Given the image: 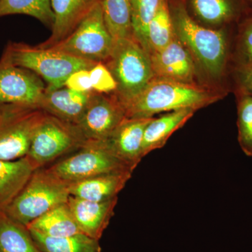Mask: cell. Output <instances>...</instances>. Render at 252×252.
<instances>
[{
  "label": "cell",
  "mask_w": 252,
  "mask_h": 252,
  "mask_svg": "<svg viewBox=\"0 0 252 252\" xmlns=\"http://www.w3.org/2000/svg\"><path fill=\"white\" fill-rule=\"evenodd\" d=\"M236 94L252 96V67H235Z\"/></svg>",
  "instance_id": "32"
},
{
  "label": "cell",
  "mask_w": 252,
  "mask_h": 252,
  "mask_svg": "<svg viewBox=\"0 0 252 252\" xmlns=\"http://www.w3.org/2000/svg\"><path fill=\"white\" fill-rule=\"evenodd\" d=\"M34 170L27 157L11 161L0 160V211L16 198Z\"/></svg>",
  "instance_id": "19"
},
{
  "label": "cell",
  "mask_w": 252,
  "mask_h": 252,
  "mask_svg": "<svg viewBox=\"0 0 252 252\" xmlns=\"http://www.w3.org/2000/svg\"><path fill=\"white\" fill-rule=\"evenodd\" d=\"M91 252H101L100 250H94V251Z\"/></svg>",
  "instance_id": "34"
},
{
  "label": "cell",
  "mask_w": 252,
  "mask_h": 252,
  "mask_svg": "<svg viewBox=\"0 0 252 252\" xmlns=\"http://www.w3.org/2000/svg\"><path fill=\"white\" fill-rule=\"evenodd\" d=\"M0 252H44L32 237L26 225L0 211Z\"/></svg>",
  "instance_id": "22"
},
{
  "label": "cell",
  "mask_w": 252,
  "mask_h": 252,
  "mask_svg": "<svg viewBox=\"0 0 252 252\" xmlns=\"http://www.w3.org/2000/svg\"><path fill=\"white\" fill-rule=\"evenodd\" d=\"M153 118H126L108 138L104 141L109 152L133 171L144 158L142 144L144 131Z\"/></svg>",
  "instance_id": "12"
},
{
  "label": "cell",
  "mask_w": 252,
  "mask_h": 252,
  "mask_svg": "<svg viewBox=\"0 0 252 252\" xmlns=\"http://www.w3.org/2000/svg\"><path fill=\"white\" fill-rule=\"evenodd\" d=\"M45 114L39 109L24 111L0 127V160L11 161L28 155L34 133Z\"/></svg>",
  "instance_id": "11"
},
{
  "label": "cell",
  "mask_w": 252,
  "mask_h": 252,
  "mask_svg": "<svg viewBox=\"0 0 252 252\" xmlns=\"http://www.w3.org/2000/svg\"><path fill=\"white\" fill-rule=\"evenodd\" d=\"M64 86L77 92H92L89 69H79L73 72L66 79Z\"/></svg>",
  "instance_id": "31"
},
{
  "label": "cell",
  "mask_w": 252,
  "mask_h": 252,
  "mask_svg": "<svg viewBox=\"0 0 252 252\" xmlns=\"http://www.w3.org/2000/svg\"><path fill=\"white\" fill-rule=\"evenodd\" d=\"M149 57L154 77L192 84L195 75L193 61L177 36L166 47L152 53Z\"/></svg>",
  "instance_id": "13"
},
{
  "label": "cell",
  "mask_w": 252,
  "mask_h": 252,
  "mask_svg": "<svg viewBox=\"0 0 252 252\" xmlns=\"http://www.w3.org/2000/svg\"><path fill=\"white\" fill-rule=\"evenodd\" d=\"M89 74L94 92L100 94H115L117 82L104 63H96L89 69Z\"/></svg>",
  "instance_id": "30"
},
{
  "label": "cell",
  "mask_w": 252,
  "mask_h": 252,
  "mask_svg": "<svg viewBox=\"0 0 252 252\" xmlns=\"http://www.w3.org/2000/svg\"><path fill=\"white\" fill-rule=\"evenodd\" d=\"M195 112L193 109H183L167 113L157 119L153 118L144 131L143 157L156 149L163 147L172 134L183 127Z\"/></svg>",
  "instance_id": "18"
},
{
  "label": "cell",
  "mask_w": 252,
  "mask_h": 252,
  "mask_svg": "<svg viewBox=\"0 0 252 252\" xmlns=\"http://www.w3.org/2000/svg\"><path fill=\"white\" fill-rule=\"evenodd\" d=\"M16 14L36 18L51 31L54 27L51 0H0V18Z\"/></svg>",
  "instance_id": "25"
},
{
  "label": "cell",
  "mask_w": 252,
  "mask_h": 252,
  "mask_svg": "<svg viewBox=\"0 0 252 252\" xmlns=\"http://www.w3.org/2000/svg\"><path fill=\"white\" fill-rule=\"evenodd\" d=\"M27 110H31V109L16 107H7V108L1 109L0 110V127L14 116Z\"/></svg>",
  "instance_id": "33"
},
{
  "label": "cell",
  "mask_w": 252,
  "mask_h": 252,
  "mask_svg": "<svg viewBox=\"0 0 252 252\" xmlns=\"http://www.w3.org/2000/svg\"><path fill=\"white\" fill-rule=\"evenodd\" d=\"M245 0H190L194 14L212 26L230 24L243 12Z\"/></svg>",
  "instance_id": "20"
},
{
  "label": "cell",
  "mask_w": 252,
  "mask_h": 252,
  "mask_svg": "<svg viewBox=\"0 0 252 252\" xmlns=\"http://www.w3.org/2000/svg\"><path fill=\"white\" fill-rule=\"evenodd\" d=\"M193 84L154 77L135 98L124 105L128 119H149L161 112L183 109H199L222 97Z\"/></svg>",
  "instance_id": "1"
},
{
  "label": "cell",
  "mask_w": 252,
  "mask_h": 252,
  "mask_svg": "<svg viewBox=\"0 0 252 252\" xmlns=\"http://www.w3.org/2000/svg\"><path fill=\"white\" fill-rule=\"evenodd\" d=\"M132 172H109L69 184L72 196L94 202H104L117 198L131 178Z\"/></svg>",
  "instance_id": "17"
},
{
  "label": "cell",
  "mask_w": 252,
  "mask_h": 252,
  "mask_svg": "<svg viewBox=\"0 0 252 252\" xmlns=\"http://www.w3.org/2000/svg\"><path fill=\"white\" fill-rule=\"evenodd\" d=\"M104 63L117 82L114 94L123 105L138 95L155 77L148 53L134 38L114 39L110 56Z\"/></svg>",
  "instance_id": "5"
},
{
  "label": "cell",
  "mask_w": 252,
  "mask_h": 252,
  "mask_svg": "<svg viewBox=\"0 0 252 252\" xmlns=\"http://www.w3.org/2000/svg\"><path fill=\"white\" fill-rule=\"evenodd\" d=\"M101 0H51L54 27L49 39L36 45L49 48L67 37Z\"/></svg>",
  "instance_id": "15"
},
{
  "label": "cell",
  "mask_w": 252,
  "mask_h": 252,
  "mask_svg": "<svg viewBox=\"0 0 252 252\" xmlns=\"http://www.w3.org/2000/svg\"><path fill=\"white\" fill-rule=\"evenodd\" d=\"M236 67H252V16L239 26L233 56Z\"/></svg>",
  "instance_id": "29"
},
{
  "label": "cell",
  "mask_w": 252,
  "mask_h": 252,
  "mask_svg": "<svg viewBox=\"0 0 252 252\" xmlns=\"http://www.w3.org/2000/svg\"><path fill=\"white\" fill-rule=\"evenodd\" d=\"M162 1L163 0H130L133 38L147 53L149 26Z\"/></svg>",
  "instance_id": "27"
},
{
  "label": "cell",
  "mask_w": 252,
  "mask_h": 252,
  "mask_svg": "<svg viewBox=\"0 0 252 252\" xmlns=\"http://www.w3.org/2000/svg\"><path fill=\"white\" fill-rule=\"evenodd\" d=\"M104 23L114 39L133 38L130 0H101Z\"/></svg>",
  "instance_id": "23"
},
{
  "label": "cell",
  "mask_w": 252,
  "mask_h": 252,
  "mask_svg": "<svg viewBox=\"0 0 252 252\" xmlns=\"http://www.w3.org/2000/svg\"><path fill=\"white\" fill-rule=\"evenodd\" d=\"M27 228L53 238L73 236L81 233L67 203L51 209L31 222Z\"/></svg>",
  "instance_id": "21"
},
{
  "label": "cell",
  "mask_w": 252,
  "mask_h": 252,
  "mask_svg": "<svg viewBox=\"0 0 252 252\" xmlns=\"http://www.w3.org/2000/svg\"><path fill=\"white\" fill-rule=\"evenodd\" d=\"M118 197L104 202H94L69 195L67 205L82 234L99 241L114 216Z\"/></svg>",
  "instance_id": "14"
},
{
  "label": "cell",
  "mask_w": 252,
  "mask_h": 252,
  "mask_svg": "<svg viewBox=\"0 0 252 252\" xmlns=\"http://www.w3.org/2000/svg\"><path fill=\"white\" fill-rule=\"evenodd\" d=\"M175 35L190 50L202 67L215 78L224 74L228 59V43L223 30L209 29L190 17L181 1L170 7Z\"/></svg>",
  "instance_id": "2"
},
{
  "label": "cell",
  "mask_w": 252,
  "mask_h": 252,
  "mask_svg": "<svg viewBox=\"0 0 252 252\" xmlns=\"http://www.w3.org/2000/svg\"><path fill=\"white\" fill-rule=\"evenodd\" d=\"M238 142L245 155L252 157V96L237 94Z\"/></svg>",
  "instance_id": "28"
},
{
  "label": "cell",
  "mask_w": 252,
  "mask_h": 252,
  "mask_svg": "<svg viewBox=\"0 0 252 252\" xmlns=\"http://www.w3.org/2000/svg\"><path fill=\"white\" fill-rule=\"evenodd\" d=\"M84 144L75 126L46 113L36 129L26 157L37 170L77 150Z\"/></svg>",
  "instance_id": "8"
},
{
  "label": "cell",
  "mask_w": 252,
  "mask_h": 252,
  "mask_svg": "<svg viewBox=\"0 0 252 252\" xmlns=\"http://www.w3.org/2000/svg\"><path fill=\"white\" fill-rule=\"evenodd\" d=\"M175 36L168 0H163L149 26L147 34L149 55L166 47Z\"/></svg>",
  "instance_id": "26"
},
{
  "label": "cell",
  "mask_w": 252,
  "mask_h": 252,
  "mask_svg": "<svg viewBox=\"0 0 252 252\" xmlns=\"http://www.w3.org/2000/svg\"><path fill=\"white\" fill-rule=\"evenodd\" d=\"M48 169L67 185L109 172H133L109 152L104 141L88 142Z\"/></svg>",
  "instance_id": "7"
},
{
  "label": "cell",
  "mask_w": 252,
  "mask_h": 252,
  "mask_svg": "<svg viewBox=\"0 0 252 252\" xmlns=\"http://www.w3.org/2000/svg\"><path fill=\"white\" fill-rule=\"evenodd\" d=\"M69 185L49 169L34 170L16 198L4 209L8 217L27 225L58 205L67 203Z\"/></svg>",
  "instance_id": "4"
},
{
  "label": "cell",
  "mask_w": 252,
  "mask_h": 252,
  "mask_svg": "<svg viewBox=\"0 0 252 252\" xmlns=\"http://www.w3.org/2000/svg\"><path fill=\"white\" fill-rule=\"evenodd\" d=\"M46 87L34 73L0 61V110L11 107L39 109Z\"/></svg>",
  "instance_id": "9"
},
{
  "label": "cell",
  "mask_w": 252,
  "mask_h": 252,
  "mask_svg": "<svg viewBox=\"0 0 252 252\" xmlns=\"http://www.w3.org/2000/svg\"><path fill=\"white\" fill-rule=\"evenodd\" d=\"M126 118L124 105L115 94L94 92L89 107L75 126L85 144L102 142Z\"/></svg>",
  "instance_id": "10"
},
{
  "label": "cell",
  "mask_w": 252,
  "mask_h": 252,
  "mask_svg": "<svg viewBox=\"0 0 252 252\" xmlns=\"http://www.w3.org/2000/svg\"><path fill=\"white\" fill-rule=\"evenodd\" d=\"M36 245L44 252H91L100 250L99 241L84 234L53 238L29 230Z\"/></svg>",
  "instance_id": "24"
},
{
  "label": "cell",
  "mask_w": 252,
  "mask_h": 252,
  "mask_svg": "<svg viewBox=\"0 0 252 252\" xmlns=\"http://www.w3.org/2000/svg\"><path fill=\"white\" fill-rule=\"evenodd\" d=\"M0 61L34 73L46 81V90L63 87L73 72L90 69L96 64L54 48H41L21 42H10Z\"/></svg>",
  "instance_id": "3"
},
{
  "label": "cell",
  "mask_w": 252,
  "mask_h": 252,
  "mask_svg": "<svg viewBox=\"0 0 252 252\" xmlns=\"http://www.w3.org/2000/svg\"><path fill=\"white\" fill-rule=\"evenodd\" d=\"M94 92L79 93L63 87L46 90L39 109L63 122L75 126L90 104Z\"/></svg>",
  "instance_id": "16"
},
{
  "label": "cell",
  "mask_w": 252,
  "mask_h": 252,
  "mask_svg": "<svg viewBox=\"0 0 252 252\" xmlns=\"http://www.w3.org/2000/svg\"><path fill=\"white\" fill-rule=\"evenodd\" d=\"M114 43L99 2L67 37L49 48L90 62L104 63L110 56Z\"/></svg>",
  "instance_id": "6"
}]
</instances>
